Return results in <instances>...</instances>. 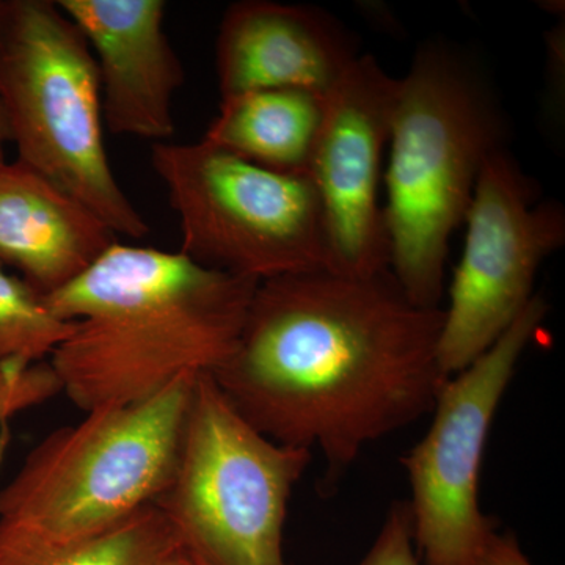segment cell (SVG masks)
I'll list each match as a JSON object with an SVG mask.
<instances>
[{"instance_id":"obj_1","label":"cell","mask_w":565,"mask_h":565,"mask_svg":"<svg viewBox=\"0 0 565 565\" xmlns=\"http://www.w3.org/2000/svg\"><path fill=\"white\" fill-rule=\"evenodd\" d=\"M441 308L418 307L390 270L319 269L262 281L239 340L211 374L245 422L313 451L333 486L364 446L434 411Z\"/></svg>"},{"instance_id":"obj_2","label":"cell","mask_w":565,"mask_h":565,"mask_svg":"<svg viewBox=\"0 0 565 565\" xmlns=\"http://www.w3.org/2000/svg\"><path fill=\"white\" fill-rule=\"evenodd\" d=\"M259 282L178 253L114 244L44 296L73 332L50 364L84 414L143 403L184 375L214 374L232 355Z\"/></svg>"},{"instance_id":"obj_3","label":"cell","mask_w":565,"mask_h":565,"mask_svg":"<svg viewBox=\"0 0 565 565\" xmlns=\"http://www.w3.org/2000/svg\"><path fill=\"white\" fill-rule=\"evenodd\" d=\"M504 148L508 117L482 66L459 44H422L397 79L384 172L390 273L418 307L440 308L452 234Z\"/></svg>"},{"instance_id":"obj_4","label":"cell","mask_w":565,"mask_h":565,"mask_svg":"<svg viewBox=\"0 0 565 565\" xmlns=\"http://www.w3.org/2000/svg\"><path fill=\"white\" fill-rule=\"evenodd\" d=\"M196 377L143 403L88 412L44 437L0 490V531L76 544L154 504L173 478Z\"/></svg>"},{"instance_id":"obj_5","label":"cell","mask_w":565,"mask_h":565,"mask_svg":"<svg viewBox=\"0 0 565 565\" xmlns=\"http://www.w3.org/2000/svg\"><path fill=\"white\" fill-rule=\"evenodd\" d=\"M0 106L18 161L90 210L115 234L148 236L111 172L90 44L51 0H0Z\"/></svg>"},{"instance_id":"obj_6","label":"cell","mask_w":565,"mask_h":565,"mask_svg":"<svg viewBox=\"0 0 565 565\" xmlns=\"http://www.w3.org/2000/svg\"><path fill=\"white\" fill-rule=\"evenodd\" d=\"M311 451L275 444L211 374L193 384L172 481L154 505L193 565H289L286 515Z\"/></svg>"},{"instance_id":"obj_7","label":"cell","mask_w":565,"mask_h":565,"mask_svg":"<svg viewBox=\"0 0 565 565\" xmlns=\"http://www.w3.org/2000/svg\"><path fill=\"white\" fill-rule=\"evenodd\" d=\"M151 166L191 262L258 282L327 270L321 204L308 177L270 172L204 140L154 143Z\"/></svg>"},{"instance_id":"obj_8","label":"cell","mask_w":565,"mask_h":565,"mask_svg":"<svg viewBox=\"0 0 565 565\" xmlns=\"http://www.w3.org/2000/svg\"><path fill=\"white\" fill-rule=\"evenodd\" d=\"M546 311L545 300L534 296L489 351L446 379L429 430L401 460L411 481L408 508L423 565H475L494 531L479 508L487 438L516 364Z\"/></svg>"},{"instance_id":"obj_9","label":"cell","mask_w":565,"mask_h":565,"mask_svg":"<svg viewBox=\"0 0 565 565\" xmlns=\"http://www.w3.org/2000/svg\"><path fill=\"white\" fill-rule=\"evenodd\" d=\"M463 225L462 258L438 340L446 379L489 351L523 313L539 267L565 244L563 204L541 199L509 148L487 159Z\"/></svg>"},{"instance_id":"obj_10","label":"cell","mask_w":565,"mask_h":565,"mask_svg":"<svg viewBox=\"0 0 565 565\" xmlns=\"http://www.w3.org/2000/svg\"><path fill=\"white\" fill-rule=\"evenodd\" d=\"M397 79L362 54L323 95L308 180L321 204L327 270L373 277L390 270L381 188Z\"/></svg>"},{"instance_id":"obj_11","label":"cell","mask_w":565,"mask_h":565,"mask_svg":"<svg viewBox=\"0 0 565 565\" xmlns=\"http://www.w3.org/2000/svg\"><path fill=\"white\" fill-rule=\"evenodd\" d=\"M95 55L104 126L115 136L166 143L184 68L163 31V0H58Z\"/></svg>"},{"instance_id":"obj_12","label":"cell","mask_w":565,"mask_h":565,"mask_svg":"<svg viewBox=\"0 0 565 565\" xmlns=\"http://www.w3.org/2000/svg\"><path fill=\"white\" fill-rule=\"evenodd\" d=\"M360 55L352 33L319 7L243 0L218 28V90L222 99L274 88L326 95Z\"/></svg>"},{"instance_id":"obj_13","label":"cell","mask_w":565,"mask_h":565,"mask_svg":"<svg viewBox=\"0 0 565 565\" xmlns=\"http://www.w3.org/2000/svg\"><path fill=\"white\" fill-rule=\"evenodd\" d=\"M117 234L90 210L17 161L0 166V264L50 296L102 258Z\"/></svg>"},{"instance_id":"obj_14","label":"cell","mask_w":565,"mask_h":565,"mask_svg":"<svg viewBox=\"0 0 565 565\" xmlns=\"http://www.w3.org/2000/svg\"><path fill=\"white\" fill-rule=\"evenodd\" d=\"M322 117L319 93L248 92L222 99L203 140L270 172L307 177Z\"/></svg>"},{"instance_id":"obj_15","label":"cell","mask_w":565,"mask_h":565,"mask_svg":"<svg viewBox=\"0 0 565 565\" xmlns=\"http://www.w3.org/2000/svg\"><path fill=\"white\" fill-rule=\"evenodd\" d=\"M174 550L172 527L154 504L76 544H33L0 531V565H159Z\"/></svg>"},{"instance_id":"obj_16","label":"cell","mask_w":565,"mask_h":565,"mask_svg":"<svg viewBox=\"0 0 565 565\" xmlns=\"http://www.w3.org/2000/svg\"><path fill=\"white\" fill-rule=\"evenodd\" d=\"M73 332L43 294L0 264V366H29L50 362L52 353Z\"/></svg>"},{"instance_id":"obj_17","label":"cell","mask_w":565,"mask_h":565,"mask_svg":"<svg viewBox=\"0 0 565 565\" xmlns=\"http://www.w3.org/2000/svg\"><path fill=\"white\" fill-rule=\"evenodd\" d=\"M62 393L50 362L0 366V426L11 416L44 404Z\"/></svg>"},{"instance_id":"obj_18","label":"cell","mask_w":565,"mask_h":565,"mask_svg":"<svg viewBox=\"0 0 565 565\" xmlns=\"http://www.w3.org/2000/svg\"><path fill=\"white\" fill-rule=\"evenodd\" d=\"M359 565H423L416 555L408 503L393 504L381 533Z\"/></svg>"},{"instance_id":"obj_19","label":"cell","mask_w":565,"mask_h":565,"mask_svg":"<svg viewBox=\"0 0 565 565\" xmlns=\"http://www.w3.org/2000/svg\"><path fill=\"white\" fill-rule=\"evenodd\" d=\"M564 20L548 32L546 39V110L556 118L555 128L559 126V87L564 90ZM561 99H564L561 96Z\"/></svg>"},{"instance_id":"obj_20","label":"cell","mask_w":565,"mask_h":565,"mask_svg":"<svg viewBox=\"0 0 565 565\" xmlns=\"http://www.w3.org/2000/svg\"><path fill=\"white\" fill-rule=\"evenodd\" d=\"M475 565H534L527 559L523 550L520 548L519 541L514 534L509 533H497V530L492 531V534L487 539L484 548L479 553L478 561Z\"/></svg>"},{"instance_id":"obj_21","label":"cell","mask_w":565,"mask_h":565,"mask_svg":"<svg viewBox=\"0 0 565 565\" xmlns=\"http://www.w3.org/2000/svg\"><path fill=\"white\" fill-rule=\"evenodd\" d=\"M10 143L9 125H7L6 115H3L2 106H0V166L6 163L7 145Z\"/></svg>"},{"instance_id":"obj_22","label":"cell","mask_w":565,"mask_h":565,"mask_svg":"<svg viewBox=\"0 0 565 565\" xmlns=\"http://www.w3.org/2000/svg\"><path fill=\"white\" fill-rule=\"evenodd\" d=\"M159 565H193L191 561L188 559L180 550H174L172 555L167 556L166 559L162 561Z\"/></svg>"}]
</instances>
